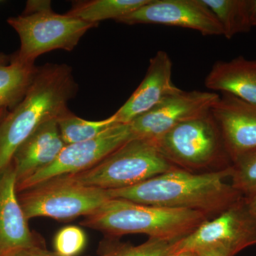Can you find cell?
Returning <instances> with one entry per match:
<instances>
[{
    "label": "cell",
    "instance_id": "obj_1",
    "mask_svg": "<svg viewBox=\"0 0 256 256\" xmlns=\"http://www.w3.org/2000/svg\"><path fill=\"white\" fill-rule=\"evenodd\" d=\"M230 174L232 166L205 173H194L176 168L134 186L108 192L110 198L202 212L210 220L244 197L230 183L226 182Z\"/></svg>",
    "mask_w": 256,
    "mask_h": 256
},
{
    "label": "cell",
    "instance_id": "obj_2",
    "mask_svg": "<svg viewBox=\"0 0 256 256\" xmlns=\"http://www.w3.org/2000/svg\"><path fill=\"white\" fill-rule=\"evenodd\" d=\"M78 90L69 66L46 64L38 66L23 100L0 124V174L11 165L18 148L42 124L70 111L68 102Z\"/></svg>",
    "mask_w": 256,
    "mask_h": 256
},
{
    "label": "cell",
    "instance_id": "obj_3",
    "mask_svg": "<svg viewBox=\"0 0 256 256\" xmlns=\"http://www.w3.org/2000/svg\"><path fill=\"white\" fill-rule=\"evenodd\" d=\"M207 220L210 218L202 212L111 198L80 224L114 236L140 234L150 238L180 240Z\"/></svg>",
    "mask_w": 256,
    "mask_h": 256
},
{
    "label": "cell",
    "instance_id": "obj_4",
    "mask_svg": "<svg viewBox=\"0 0 256 256\" xmlns=\"http://www.w3.org/2000/svg\"><path fill=\"white\" fill-rule=\"evenodd\" d=\"M8 23L20 36L18 57L31 63L52 50H73L84 34L98 25L67 13L57 14L44 0L28 1L22 14L8 18Z\"/></svg>",
    "mask_w": 256,
    "mask_h": 256
},
{
    "label": "cell",
    "instance_id": "obj_5",
    "mask_svg": "<svg viewBox=\"0 0 256 256\" xmlns=\"http://www.w3.org/2000/svg\"><path fill=\"white\" fill-rule=\"evenodd\" d=\"M156 142L170 163L191 172L220 171L232 165L212 110L178 124Z\"/></svg>",
    "mask_w": 256,
    "mask_h": 256
},
{
    "label": "cell",
    "instance_id": "obj_6",
    "mask_svg": "<svg viewBox=\"0 0 256 256\" xmlns=\"http://www.w3.org/2000/svg\"><path fill=\"white\" fill-rule=\"evenodd\" d=\"M176 168L162 154L156 140L134 138L90 169L68 176L86 186L110 191L134 186Z\"/></svg>",
    "mask_w": 256,
    "mask_h": 256
},
{
    "label": "cell",
    "instance_id": "obj_7",
    "mask_svg": "<svg viewBox=\"0 0 256 256\" xmlns=\"http://www.w3.org/2000/svg\"><path fill=\"white\" fill-rule=\"evenodd\" d=\"M18 198L28 220L36 217L69 220L92 214L111 198L106 190L86 186L66 175L20 192Z\"/></svg>",
    "mask_w": 256,
    "mask_h": 256
},
{
    "label": "cell",
    "instance_id": "obj_8",
    "mask_svg": "<svg viewBox=\"0 0 256 256\" xmlns=\"http://www.w3.org/2000/svg\"><path fill=\"white\" fill-rule=\"evenodd\" d=\"M255 244L256 218L248 208L244 196L220 215L205 220L191 234L178 240L174 252L217 250L227 256H234Z\"/></svg>",
    "mask_w": 256,
    "mask_h": 256
},
{
    "label": "cell",
    "instance_id": "obj_9",
    "mask_svg": "<svg viewBox=\"0 0 256 256\" xmlns=\"http://www.w3.org/2000/svg\"><path fill=\"white\" fill-rule=\"evenodd\" d=\"M134 138L130 124H116L95 138L67 144L53 163L16 184V191L20 193L50 178L86 171Z\"/></svg>",
    "mask_w": 256,
    "mask_h": 256
},
{
    "label": "cell",
    "instance_id": "obj_10",
    "mask_svg": "<svg viewBox=\"0 0 256 256\" xmlns=\"http://www.w3.org/2000/svg\"><path fill=\"white\" fill-rule=\"evenodd\" d=\"M220 96L216 92L178 88L130 124L133 134L134 138L156 141L178 124L212 110Z\"/></svg>",
    "mask_w": 256,
    "mask_h": 256
},
{
    "label": "cell",
    "instance_id": "obj_11",
    "mask_svg": "<svg viewBox=\"0 0 256 256\" xmlns=\"http://www.w3.org/2000/svg\"><path fill=\"white\" fill-rule=\"evenodd\" d=\"M116 22L128 25L154 24L190 28L204 36L223 35L220 23L204 0H150Z\"/></svg>",
    "mask_w": 256,
    "mask_h": 256
},
{
    "label": "cell",
    "instance_id": "obj_12",
    "mask_svg": "<svg viewBox=\"0 0 256 256\" xmlns=\"http://www.w3.org/2000/svg\"><path fill=\"white\" fill-rule=\"evenodd\" d=\"M16 173L11 164L0 174V256L22 249L42 247L32 233L18 198Z\"/></svg>",
    "mask_w": 256,
    "mask_h": 256
},
{
    "label": "cell",
    "instance_id": "obj_13",
    "mask_svg": "<svg viewBox=\"0 0 256 256\" xmlns=\"http://www.w3.org/2000/svg\"><path fill=\"white\" fill-rule=\"evenodd\" d=\"M232 163L256 148V104L222 92L212 108Z\"/></svg>",
    "mask_w": 256,
    "mask_h": 256
},
{
    "label": "cell",
    "instance_id": "obj_14",
    "mask_svg": "<svg viewBox=\"0 0 256 256\" xmlns=\"http://www.w3.org/2000/svg\"><path fill=\"white\" fill-rule=\"evenodd\" d=\"M172 62L168 54L159 50L150 60L146 76L122 107L114 114L117 124H129L156 107L178 88L172 82Z\"/></svg>",
    "mask_w": 256,
    "mask_h": 256
},
{
    "label": "cell",
    "instance_id": "obj_15",
    "mask_svg": "<svg viewBox=\"0 0 256 256\" xmlns=\"http://www.w3.org/2000/svg\"><path fill=\"white\" fill-rule=\"evenodd\" d=\"M65 146L57 120L42 124L13 156L12 164L18 183L53 163Z\"/></svg>",
    "mask_w": 256,
    "mask_h": 256
},
{
    "label": "cell",
    "instance_id": "obj_16",
    "mask_svg": "<svg viewBox=\"0 0 256 256\" xmlns=\"http://www.w3.org/2000/svg\"><path fill=\"white\" fill-rule=\"evenodd\" d=\"M204 84L210 90L256 104V60L238 56L228 62L218 60L206 76Z\"/></svg>",
    "mask_w": 256,
    "mask_h": 256
},
{
    "label": "cell",
    "instance_id": "obj_17",
    "mask_svg": "<svg viewBox=\"0 0 256 256\" xmlns=\"http://www.w3.org/2000/svg\"><path fill=\"white\" fill-rule=\"evenodd\" d=\"M35 63L24 62L16 52L0 53V107L12 110L23 100L36 76Z\"/></svg>",
    "mask_w": 256,
    "mask_h": 256
},
{
    "label": "cell",
    "instance_id": "obj_18",
    "mask_svg": "<svg viewBox=\"0 0 256 256\" xmlns=\"http://www.w3.org/2000/svg\"><path fill=\"white\" fill-rule=\"evenodd\" d=\"M150 0H89L73 4L67 14L88 22L97 24L107 20L120 18L131 14Z\"/></svg>",
    "mask_w": 256,
    "mask_h": 256
},
{
    "label": "cell",
    "instance_id": "obj_19",
    "mask_svg": "<svg viewBox=\"0 0 256 256\" xmlns=\"http://www.w3.org/2000/svg\"><path fill=\"white\" fill-rule=\"evenodd\" d=\"M218 20L223 36L228 40L238 34L247 33L252 28L250 0H204Z\"/></svg>",
    "mask_w": 256,
    "mask_h": 256
},
{
    "label": "cell",
    "instance_id": "obj_20",
    "mask_svg": "<svg viewBox=\"0 0 256 256\" xmlns=\"http://www.w3.org/2000/svg\"><path fill=\"white\" fill-rule=\"evenodd\" d=\"M57 124L62 140L67 146L95 138L117 122L114 114L102 120L90 121L80 118L70 110L57 120Z\"/></svg>",
    "mask_w": 256,
    "mask_h": 256
},
{
    "label": "cell",
    "instance_id": "obj_21",
    "mask_svg": "<svg viewBox=\"0 0 256 256\" xmlns=\"http://www.w3.org/2000/svg\"><path fill=\"white\" fill-rule=\"evenodd\" d=\"M230 184L244 197L256 192V148L250 150L234 160Z\"/></svg>",
    "mask_w": 256,
    "mask_h": 256
},
{
    "label": "cell",
    "instance_id": "obj_22",
    "mask_svg": "<svg viewBox=\"0 0 256 256\" xmlns=\"http://www.w3.org/2000/svg\"><path fill=\"white\" fill-rule=\"evenodd\" d=\"M178 242L149 238L137 246H122L104 256H168L174 252L175 244Z\"/></svg>",
    "mask_w": 256,
    "mask_h": 256
},
{
    "label": "cell",
    "instance_id": "obj_23",
    "mask_svg": "<svg viewBox=\"0 0 256 256\" xmlns=\"http://www.w3.org/2000/svg\"><path fill=\"white\" fill-rule=\"evenodd\" d=\"M86 244L85 233L80 227L68 226L58 230L54 240L55 254L60 256H76Z\"/></svg>",
    "mask_w": 256,
    "mask_h": 256
},
{
    "label": "cell",
    "instance_id": "obj_24",
    "mask_svg": "<svg viewBox=\"0 0 256 256\" xmlns=\"http://www.w3.org/2000/svg\"><path fill=\"white\" fill-rule=\"evenodd\" d=\"M8 256H60L55 252H48L43 247H32L22 249L18 252H13Z\"/></svg>",
    "mask_w": 256,
    "mask_h": 256
},
{
    "label": "cell",
    "instance_id": "obj_25",
    "mask_svg": "<svg viewBox=\"0 0 256 256\" xmlns=\"http://www.w3.org/2000/svg\"><path fill=\"white\" fill-rule=\"evenodd\" d=\"M245 200L250 213L256 218V192L250 196L245 197Z\"/></svg>",
    "mask_w": 256,
    "mask_h": 256
},
{
    "label": "cell",
    "instance_id": "obj_26",
    "mask_svg": "<svg viewBox=\"0 0 256 256\" xmlns=\"http://www.w3.org/2000/svg\"><path fill=\"white\" fill-rule=\"evenodd\" d=\"M250 14L252 26H256V0H250Z\"/></svg>",
    "mask_w": 256,
    "mask_h": 256
},
{
    "label": "cell",
    "instance_id": "obj_27",
    "mask_svg": "<svg viewBox=\"0 0 256 256\" xmlns=\"http://www.w3.org/2000/svg\"><path fill=\"white\" fill-rule=\"evenodd\" d=\"M196 256H227L223 252L217 250H203V252H194Z\"/></svg>",
    "mask_w": 256,
    "mask_h": 256
},
{
    "label": "cell",
    "instance_id": "obj_28",
    "mask_svg": "<svg viewBox=\"0 0 256 256\" xmlns=\"http://www.w3.org/2000/svg\"><path fill=\"white\" fill-rule=\"evenodd\" d=\"M168 256H196L194 252L190 250H180V252H174Z\"/></svg>",
    "mask_w": 256,
    "mask_h": 256
},
{
    "label": "cell",
    "instance_id": "obj_29",
    "mask_svg": "<svg viewBox=\"0 0 256 256\" xmlns=\"http://www.w3.org/2000/svg\"><path fill=\"white\" fill-rule=\"evenodd\" d=\"M9 111L6 108L0 107V124H1L2 121L4 118L5 116H6Z\"/></svg>",
    "mask_w": 256,
    "mask_h": 256
}]
</instances>
